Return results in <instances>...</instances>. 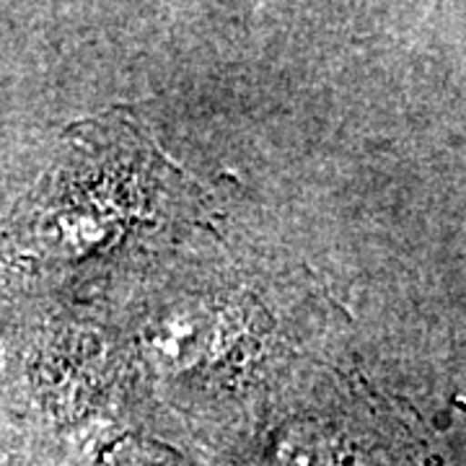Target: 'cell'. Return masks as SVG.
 Returning a JSON list of instances; mask_svg holds the SVG:
<instances>
[{
  "mask_svg": "<svg viewBox=\"0 0 466 466\" xmlns=\"http://www.w3.org/2000/svg\"><path fill=\"white\" fill-rule=\"evenodd\" d=\"M73 156L63 161V195L70 192L73 251L109 249L127 236L156 231L174 210L189 213V187L161 158L153 140L133 125L86 122L76 133Z\"/></svg>",
  "mask_w": 466,
  "mask_h": 466,
  "instance_id": "1",
  "label": "cell"
}]
</instances>
